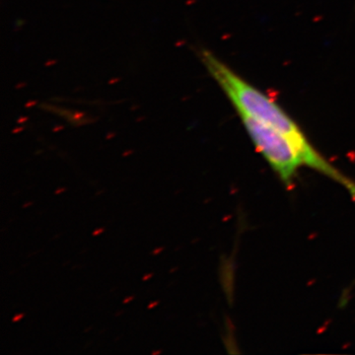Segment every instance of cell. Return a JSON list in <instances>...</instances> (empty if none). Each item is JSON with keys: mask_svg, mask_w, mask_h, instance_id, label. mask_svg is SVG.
Wrapping results in <instances>:
<instances>
[{"mask_svg": "<svg viewBox=\"0 0 355 355\" xmlns=\"http://www.w3.org/2000/svg\"><path fill=\"white\" fill-rule=\"evenodd\" d=\"M200 60L210 76L218 83L223 92L234 106L236 112H243L254 116L257 120L275 128L291 140L302 157L306 167L330 178L343 187L355 200V183L345 176L335 166L331 164L319 151L313 146L300 125L289 116L286 110L266 95L263 91L248 83L227 64L221 62L214 53L207 50L198 53Z\"/></svg>", "mask_w": 355, "mask_h": 355, "instance_id": "cell-1", "label": "cell"}, {"mask_svg": "<svg viewBox=\"0 0 355 355\" xmlns=\"http://www.w3.org/2000/svg\"><path fill=\"white\" fill-rule=\"evenodd\" d=\"M245 130L257 150L287 188H291L300 167L302 157L291 140L275 128L257 120L243 112H238Z\"/></svg>", "mask_w": 355, "mask_h": 355, "instance_id": "cell-2", "label": "cell"}, {"mask_svg": "<svg viewBox=\"0 0 355 355\" xmlns=\"http://www.w3.org/2000/svg\"><path fill=\"white\" fill-rule=\"evenodd\" d=\"M163 251H164V248H163V247L157 248V249L154 250V251L153 252V253H151V254H153V256H156V254L162 253Z\"/></svg>", "mask_w": 355, "mask_h": 355, "instance_id": "cell-3", "label": "cell"}, {"mask_svg": "<svg viewBox=\"0 0 355 355\" xmlns=\"http://www.w3.org/2000/svg\"><path fill=\"white\" fill-rule=\"evenodd\" d=\"M22 318H24V314H18L16 315L15 317L13 318V322L14 323H17V322H19Z\"/></svg>", "mask_w": 355, "mask_h": 355, "instance_id": "cell-4", "label": "cell"}, {"mask_svg": "<svg viewBox=\"0 0 355 355\" xmlns=\"http://www.w3.org/2000/svg\"><path fill=\"white\" fill-rule=\"evenodd\" d=\"M103 232H104V228L97 229V230H95L94 232H93V236L100 235Z\"/></svg>", "mask_w": 355, "mask_h": 355, "instance_id": "cell-5", "label": "cell"}, {"mask_svg": "<svg viewBox=\"0 0 355 355\" xmlns=\"http://www.w3.org/2000/svg\"><path fill=\"white\" fill-rule=\"evenodd\" d=\"M159 304L158 301H154V302L150 303V304L148 305V309H153L155 306H157Z\"/></svg>", "mask_w": 355, "mask_h": 355, "instance_id": "cell-6", "label": "cell"}, {"mask_svg": "<svg viewBox=\"0 0 355 355\" xmlns=\"http://www.w3.org/2000/svg\"><path fill=\"white\" fill-rule=\"evenodd\" d=\"M151 277H153V275H151V273H149V275H146V277H142V280H144V282H146V280L151 279Z\"/></svg>", "mask_w": 355, "mask_h": 355, "instance_id": "cell-7", "label": "cell"}, {"mask_svg": "<svg viewBox=\"0 0 355 355\" xmlns=\"http://www.w3.org/2000/svg\"><path fill=\"white\" fill-rule=\"evenodd\" d=\"M133 299H135V297H133V296H130V297L125 298V300H123V303L127 304V303L130 302V301L133 300Z\"/></svg>", "mask_w": 355, "mask_h": 355, "instance_id": "cell-8", "label": "cell"}, {"mask_svg": "<svg viewBox=\"0 0 355 355\" xmlns=\"http://www.w3.org/2000/svg\"><path fill=\"white\" fill-rule=\"evenodd\" d=\"M65 189H58V191H55V195H60V193H64Z\"/></svg>", "mask_w": 355, "mask_h": 355, "instance_id": "cell-9", "label": "cell"}, {"mask_svg": "<svg viewBox=\"0 0 355 355\" xmlns=\"http://www.w3.org/2000/svg\"><path fill=\"white\" fill-rule=\"evenodd\" d=\"M161 350H156V352H151V354L155 355V354H160Z\"/></svg>", "mask_w": 355, "mask_h": 355, "instance_id": "cell-10", "label": "cell"}]
</instances>
